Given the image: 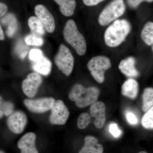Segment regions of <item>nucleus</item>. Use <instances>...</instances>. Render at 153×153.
Masks as SVG:
<instances>
[{"label": "nucleus", "mask_w": 153, "mask_h": 153, "mask_svg": "<svg viewBox=\"0 0 153 153\" xmlns=\"http://www.w3.org/2000/svg\"><path fill=\"white\" fill-rule=\"evenodd\" d=\"M131 30V26L126 20H116L105 32V43L110 47H117L125 41Z\"/></svg>", "instance_id": "1"}, {"label": "nucleus", "mask_w": 153, "mask_h": 153, "mask_svg": "<svg viewBox=\"0 0 153 153\" xmlns=\"http://www.w3.org/2000/svg\"><path fill=\"white\" fill-rule=\"evenodd\" d=\"M100 93L97 88H85L81 84H76L70 90L68 97L71 101L75 102L78 107L83 108L96 102Z\"/></svg>", "instance_id": "2"}, {"label": "nucleus", "mask_w": 153, "mask_h": 153, "mask_svg": "<svg viewBox=\"0 0 153 153\" xmlns=\"http://www.w3.org/2000/svg\"><path fill=\"white\" fill-rule=\"evenodd\" d=\"M63 34L66 42L74 48L78 55L80 56L85 55L87 48L86 41L78 31L73 20H69L66 22Z\"/></svg>", "instance_id": "3"}, {"label": "nucleus", "mask_w": 153, "mask_h": 153, "mask_svg": "<svg viewBox=\"0 0 153 153\" xmlns=\"http://www.w3.org/2000/svg\"><path fill=\"white\" fill-rule=\"evenodd\" d=\"M125 10L123 0H113L100 13L99 23L101 26H106L122 16Z\"/></svg>", "instance_id": "4"}, {"label": "nucleus", "mask_w": 153, "mask_h": 153, "mask_svg": "<svg viewBox=\"0 0 153 153\" xmlns=\"http://www.w3.org/2000/svg\"><path fill=\"white\" fill-rule=\"evenodd\" d=\"M87 67L96 81L101 83L105 80V73L111 68V64L108 57L101 55L91 58L88 63Z\"/></svg>", "instance_id": "5"}, {"label": "nucleus", "mask_w": 153, "mask_h": 153, "mask_svg": "<svg viewBox=\"0 0 153 153\" xmlns=\"http://www.w3.org/2000/svg\"><path fill=\"white\" fill-rule=\"evenodd\" d=\"M55 62L59 69L66 76L71 74L74 67V57L70 50L63 44H61L59 47Z\"/></svg>", "instance_id": "6"}, {"label": "nucleus", "mask_w": 153, "mask_h": 153, "mask_svg": "<svg viewBox=\"0 0 153 153\" xmlns=\"http://www.w3.org/2000/svg\"><path fill=\"white\" fill-rule=\"evenodd\" d=\"M51 110L49 117L50 123L63 125L66 123L69 117L70 113L63 101L59 100L55 101Z\"/></svg>", "instance_id": "7"}, {"label": "nucleus", "mask_w": 153, "mask_h": 153, "mask_svg": "<svg viewBox=\"0 0 153 153\" xmlns=\"http://www.w3.org/2000/svg\"><path fill=\"white\" fill-rule=\"evenodd\" d=\"M55 102L52 97H44L38 99H25L24 104L31 112L43 113L52 109Z\"/></svg>", "instance_id": "8"}, {"label": "nucleus", "mask_w": 153, "mask_h": 153, "mask_svg": "<svg viewBox=\"0 0 153 153\" xmlns=\"http://www.w3.org/2000/svg\"><path fill=\"white\" fill-rule=\"evenodd\" d=\"M42 82V77L40 74L36 72L30 73L22 82L23 92L29 98H33L36 95Z\"/></svg>", "instance_id": "9"}, {"label": "nucleus", "mask_w": 153, "mask_h": 153, "mask_svg": "<svg viewBox=\"0 0 153 153\" xmlns=\"http://www.w3.org/2000/svg\"><path fill=\"white\" fill-rule=\"evenodd\" d=\"M27 123V116L25 113L18 111L10 115L7 121V125L12 132L20 134L24 131Z\"/></svg>", "instance_id": "10"}, {"label": "nucleus", "mask_w": 153, "mask_h": 153, "mask_svg": "<svg viewBox=\"0 0 153 153\" xmlns=\"http://www.w3.org/2000/svg\"><path fill=\"white\" fill-rule=\"evenodd\" d=\"M35 12L47 32L53 33L55 28V20L48 9L43 5L39 4L35 7Z\"/></svg>", "instance_id": "11"}, {"label": "nucleus", "mask_w": 153, "mask_h": 153, "mask_svg": "<svg viewBox=\"0 0 153 153\" xmlns=\"http://www.w3.org/2000/svg\"><path fill=\"white\" fill-rule=\"evenodd\" d=\"M90 115L95 118L94 126L98 128H101L105 122V106L102 102H96L91 105L90 108Z\"/></svg>", "instance_id": "12"}, {"label": "nucleus", "mask_w": 153, "mask_h": 153, "mask_svg": "<svg viewBox=\"0 0 153 153\" xmlns=\"http://www.w3.org/2000/svg\"><path fill=\"white\" fill-rule=\"evenodd\" d=\"M36 135L33 132L24 135L18 143L21 153H38L36 146Z\"/></svg>", "instance_id": "13"}, {"label": "nucleus", "mask_w": 153, "mask_h": 153, "mask_svg": "<svg viewBox=\"0 0 153 153\" xmlns=\"http://www.w3.org/2000/svg\"><path fill=\"white\" fill-rule=\"evenodd\" d=\"M135 59L133 57H127L122 60L119 65L118 68L121 72L127 76L137 77L140 73L135 67Z\"/></svg>", "instance_id": "14"}, {"label": "nucleus", "mask_w": 153, "mask_h": 153, "mask_svg": "<svg viewBox=\"0 0 153 153\" xmlns=\"http://www.w3.org/2000/svg\"><path fill=\"white\" fill-rule=\"evenodd\" d=\"M84 145L79 153H102L103 147L98 143V140L95 137L88 136L84 139Z\"/></svg>", "instance_id": "15"}, {"label": "nucleus", "mask_w": 153, "mask_h": 153, "mask_svg": "<svg viewBox=\"0 0 153 153\" xmlns=\"http://www.w3.org/2000/svg\"><path fill=\"white\" fill-rule=\"evenodd\" d=\"M138 91V83L133 78H129L126 80L122 86V94L132 99L137 97Z\"/></svg>", "instance_id": "16"}, {"label": "nucleus", "mask_w": 153, "mask_h": 153, "mask_svg": "<svg viewBox=\"0 0 153 153\" xmlns=\"http://www.w3.org/2000/svg\"><path fill=\"white\" fill-rule=\"evenodd\" d=\"M33 68L38 73L47 76L51 72L52 63L48 58L43 56L40 60L33 62Z\"/></svg>", "instance_id": "17"}, {"label": "nucleus", "mask_w": 153, "mask_h": 153, "mask_svg": "<svg viewBox=\"0 0 153 153\" xmlns=\"http://www.w3.org/2000/svg\"><path fill=\"white\" fill-rule=\"evenodd\" d=\"M60 6L61 13L65 16H71L73 15L76 7L75 0H54Z\"/></svg>", "instance_id": "18"}, {"label": "nucleus", "mask_w": 153, "mask_h": 153, "mask_svg": "<svg viewBox=\"0 0 153 153\" xmlns=\"http://www.w3.org/2000/svg\"><path fill=\"white\" fill-rule=\"evenodd\" d=\"M141 37L144 42L148 45L152 46L153 44V22H148L144 26Z\"/></svg>", "instance_id": "19"}, {"label": "nucleus", "mask_w": 153, "mask_h": 153, "mask_svg": "<svg viewBox=\"0 0 153 153\" xmlns=\"http://www.w3.org/2000/svg\"><path fill=\"white\" fill-rule=\"evenodd\" d=\"M28 24L30 30L33 33L40 36H43L45 34L44 25L38 17H30L28 19Z\"/></svg>", "instance_id": "20"}, {"label": "nucleus", "mask_w": 153, "mask_h": 153, "mask_svg": "<svg viewBox=\"0 0 153 153\" xmlns=\"http://www.w3.org/2000/svg\"><path fill=\"white\" fill-rule=\"evenodd\" d=\"M153 106V88H147L144 90L143 94V111L146 112Z\"/></svg>", "instance_id": "21"}, {"label": "nucleus", "mask_w": 153, "mask_h": 153, "mask_svg": "<svg viewBox=\"0 0 153 153\" xmlns=\"http://www.w3.org/2000/svg\"><path fill=\"white\" fill-rule=\"evenodd\" d=\"M142 125L148 129H153V106L148 110L142 119Z\"/></svg>", "instance_id": "22"}, {"label": "nucleus", "mask_w": 153, "mask_h": 153, "mask_svg": "<svg viewBox=\"0 0 153 153\" xmlns=\"http://www.w3.org/2000/svg\"><path fill=\"white\" fill-rule=\"evenodd\" d=\"M14 110V105L13 103L10 102H3L2 98L1 97V118L4 115L7 116L10 115Z\"/></svg>", "instance_id": "23"}, {"label": "nucleus", "mask_w": 153, "mask_h": 153, "mask_svg": "<svg viewBox=\"0 0 153 153\" xmlns=\"http://www.w3.org/2000/svg\"><path fill=\"white\" fill-rule=\"evenodd\" d=\"M90 115L87 113H83L79 115V117L77 119V127L80 129H83L87 127V126L90 123Z\"/></svg>", "instance_id": "24"}, {"label": "nucleus", "mask_w": 153, "mask_h": 153, "mask_svg": "<svg viewBox=\"0 0 153 153\" xmlns=\"http://www.w3.org/2000/svg\"><path fill=\"white\" fill-rule=\"evenodd\" d=\"M25 42L28 45L31 46H41L44 43V41L41 37L35 35H29L25 38Z\"/></svg>", "instance_id": "25"}, {"label": "nucleus", "mask_w": 153, "mask_h": 153, "mask_svg": "<svg viewBox=\"0 0 153 153\" xmlns=\"http://www.w3.org/2000/svg\"><path fill=\"white\" fill-rule=\"evenodd\" d=\"M44 56L42 51L40 49H31L29 53V58L33 62L40 60Z\"/></svg>", "instance_id": "26"}, {"label": "nucleus", "mask_w": 153, "mask_h": 153, "mask_svg": "<svg viewBox=\"0 0 153 153\" xmlns=\"http://www.w3.org/2000/svg\"><path fill=\"white\" fill-rule=\"evenodd\" d=\"M109 131L113 136L117 138L120 137L122 134L121 130L119 128L117 124L115 123H112L110 125Z\"/></svg>", "instance_id": "27"}, {"label": "nucleus", "mask_w": 153, "mask_h": 153, "mask_svg": "<svg viewBox=\"0 0 153 153\" xmlns=\"http://www.w3.org/2000/svg\"><path fill=\"white\" fill-rule=\"evenodd\" d=\"M126 119L130 124L131 125H137L139 121L137 116L134 113L129 111H127L125 112Z\"/></svg>", "instance_id": "28"}, {"label": "nucleus", "mask_w": 153, "mask_h": 153, "mask_svg": "<svg viewBox=\"0 0 153 153\" xmlns=\"http://www.w3.org/2000/svg\"><path fill=\"white\" fill-rule=\"evenodd\" d=\"M128 6L132 8L135 9L141 3L143 2L151 3L153 2V0H127Z\"/></svg>", "instance_id": "29"}, {"label": "nucleus", "mask_w": 153, "mask_h": 153, "mask_svg": "<svg viewBox=\"0 0 153 153\" xmlns=\"http://www.w3.org/2000/svg\"><path fill=\"white\" fill-rule=\"evenodd\" d=\"M104 0H82L84 4L87 6H95Z\"/></svg>", "instance_id": "30"}, {"label": "nucleus", "mask_w": 153, "mask_h": 153, "mask_svg": "<svg viewBox=\"0 0 153 153\" xmlns=\"http://www.w3.org/2000/svg\"><path fill=\"white\" fill-rule=\"evenodd\" d=\"M7 10V7L5 4L2 3L0 4V15L1 17L3 16Z\"/></svg>", "instance_id": "31"}, {"label": "nucleus", "mask_w": 153, "mask_h": 153, "mask_svg": "<svg viewBox=\"0 0 153 153\" xmlns=\"http://www.w3.org/2000/svg\"><path fill=\"white\" fill-rule=\"evenodd\" d=\"M4 32L2 29L1 27H0V39L1 41L4 40Z\"/></svg>", "instance_id": "32"}, {"label": "nucleus", "mask_w": 153, "mask_h": 153, "mask_svg": "<svg viewBox=\"0 0 153 153\" xmlns=\"http://www.w3.org/2000/svg\"><path fill=\"white\" fill-rule=\"evenodd\" d=\"M27 52H23L22 54H21V56H20V57H21V58H22V59H24V58H25V56H26V55H27Z\"/></svg>", "instance_id": "33"}, {"label": "nucleus", "mask_w": 153, "mask_h": 153, "mask_svg": "<svg viewBox=\"0 0 153 153\" xmlns=\"http://www.w3.org/2000/svg\"><path fill=\"white\" fill-rule=\"evenodd\" d=\"M148 153L147 152H145V151H141V152H140L139 153Z\"/></svg>", "instance_id": "34"}, {"label": "nucleus", "mask_w": 153, "mask_h": 153, "mask_svg": "<svg viewBox=\"0 0 153 153\" xmlns=\"http://www.w3.org/2000/svg\"><path fill=\"white\" fill-rule=\"evenodd\" d=\"M152 51L153 52V44H152Z\"/></svg>", "instance_id": "35"}, {"label": "nucleus", "mask_w": 153, "mask_h": 153, "mask_svg": "<svg viewBox=\"0 0 153 153\" xmlns=\"http://www.w3.org/2000/svg\"><path fill=\"white\" fill-rule=\"evenodd\" d=\"M0 153H4V152H3V151H1V152H0Z\"/></svg>", "instance_id": "36"}]
</instances>
